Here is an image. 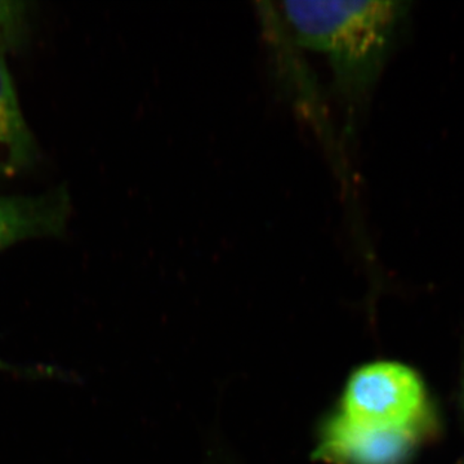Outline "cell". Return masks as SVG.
<instances>
[{
  "label": "cell",
  "instance_id": "cell-8",
  "mask_svg": "<svg viewBox=\"0 0 464 464\" xmlns=\"http://www.w3.org/2000/svg\"><path fill=\"white\" fill-rule=\"evenodd\" d=\"M464 464V463H463Z\"/></svg>",
  "mask_w": 464,
  "mask_h": 464
},
{
  "label": "cell",
  "instance_id": "cell-3",
  "mask_svg": "<svg viewBox=\"0 0 464 464\" xmlns=\"http://www.w3.org/2000/svg\"><path fill=\"white\" fill-rule=\"evenodd\" d=\"M427 432L359 426L340 415L329 424L322 451L342 464H406Z\"/></svg>",
  "mask_w": 464,
  "mask_h": 464
},
{
  "label": "cell",
  "instance_id": "cell-5",
  "mask_svg": "<svg viewBox=\"0 0 464 464\" xmlns=\"http://www.w3.org/2000/svg\"><path fill=\"white\" fill-rule=\"evenodd\" d=\"M36 145L12 81L0 56V176H14L32 166Z\"/></svg>",
  "mask_w": 464,
  "mask_h": 464
},
{
  "label": "cell",
  "instance_id": "cell-1",
  "mask_svg": "<svg viewBox=\"0 0 464 464\" xmlns=\"http://www.w3.org/2000/svg\"><path fill=\"white\" fill-rule=\"evenodd\" d=\"M280 7L295 42L325 54L350 100L373 83L406 12L405 3L390 0H286Z\"/></svg>",
  "mask_w": 464,
  "mask_h": 464
},
{
  "label": "cell",
  "instance_id": "cell-6",
  "mask_svg": "<svg viewBox=\"0 0 464 464\" xmlns=\"http://www.w3.org/2000/svg\"><path fill=\"white\" fill-rule=\"evenodd\" d=\"M29 8L25 2L0 0V56L20 47L27 35Z\"/></svg>",
  "mask_w": 464,
  "mask_h": 464
},
{
  "label": "cell",
  "instance_id": "cell-2",
  "mask_svg": "<svg viewBox=\"0 0 464 464\" xmlns=\"http://www.w3.org/2000/svg\"><path fill=\"white\" fill-rule=\"evenodd\" d=\"M342 417L359 426L424 430L429 401L420 375L399 362H380L360 368L344 391Z\"/></svg>",
  "mask_w": 464,
  "mask_h": 464
},
{
  "label": "cell",
  "instance_id": "cell-4",
  "mask_svg": "<svg viewBox=\"0 0 464 464\" xmlns=\"http://www.w3.org/2000/svg\"><path fill=\"white\" fill-rule=\"evenodd\" d=\"M72 215L65 188L39 195H0V252L21 241L60 237Z\"/></svg>",
  "mask_w": 464,
  "mask_h": 464
},
{
  "label": "cell",
  "instance_id": "cell-7",
  "mask_svg": "<svg viewBox=\"0 0 464 464\" xmlns=\"http://www.w3.org/2000/svg\"><path fill=\"white\" fill-rule=\"evenodd\" d=\"M462 402H463V408H464V375H463V383H462Z\"/></svg>",
  "mask_w": 464,
  "mask_h": 464
}]
</instances>
